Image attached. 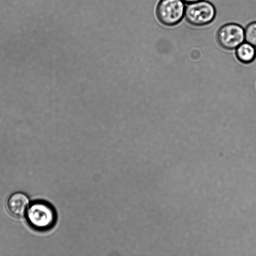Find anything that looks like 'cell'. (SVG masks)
<instances>
[{"label": "cell", "instance_id": "obj_1", "mask_svg": "<svg viewBox=\"0 0 256 256\" xmlns=\"http://www.w3.org/2000/svg\"><path fill=\"white\" fill-rule=\"evenodd\" d=\"M25 218L29 226L38 232L51 230L57 222V213L54 207L43 200L30 202Z\"/></svg>", "mask_w": 256, "mask_h": 256}, {"label": "cell", "instance_id": "obj_2", "mask_svg": "<svg viewBox=\"0 0 256 256\" xmlns=\"http://www.w3.org/2000/svg\"><path fill=\"white\" fill-rule=\"evenodd\" d=\"M216 15L215 6L208 0L189 4L186 6L185 20L188 24L194 26L210 24L214 20Z\"/></svg>", "mask_w": 256, "mask_h": 256}, {"label": "cell", "instance_id": "obj_3", "mask_svg": "<svg viewBox=\"0 0 256 256\" xmlns=\"http://www.w3.org/2000/svg\"><path fill=\"white\" fill-rule=\"evenodd\" d=\"M186 6L182 0H160L156 14L159 22L166 26L180 24L184 16Z\"/></svg>", "mask_w": 256, "mask_h": 256}, {"label": "cell", "instance_id": "obj_4", "mask_svg": "<svg viewBox=\"0 0 256 256\" xmlns=\"http://www.w3.org/2000/svg\"><path fill=\"white\" fill-rule=\"evenodd\" d=\"M216 40L222 48L234 50L244 40V28L237 23L225 24L218 29Z\"/></svg>", "mask_w": 256, "mask_h": 256}, {"label": "cell", "instance_id": "obj_5", "mask_svg": "<svg viewBox=\"0 0 256 256\" xmlns=\"http://www.w3.org/2000/svg\"><path fill=\"white\" fill-rule=\"evenodd\" d=\"M30 202L26 194L16 192L8 196L6 202V207L12 216L20 218L25 216Z\"/></svg>", "mask_w": 256, "mask_h": 256}, {"label": "cell", "instance_id": "obj_6", "mask_svg": "<svg viewBox=\"0 0 256 256\" xmlns=\"http://www.w3.org/2000/svg\"><path fill=\"white\" fill-rule=\"evenodd\" d=\"M236 55L242 62L251 63L256 58V47L247 42H243L236 48Z\"/></svg>", "mask_w": 256, "mask_h": 256}, {"label": "cell", "instance_id": "obj_7", "mask_svg": "<svg viewBox=\"0 0 256 256\" xmlns=\"http://www.w3.org/2000/svg\"><path fill=\"white\" fill-rule=\"evenodd\" d=\"M244 40L256 48V21L252 22L246 26Z\"/></svg>", "mask_w": 256, "mask_h": 256}, {"label": "cell", "instance_id": "obj_8", "mask_svg": "<svg viewBox=\"0 0 256 256\" xmlns=\"http://www.w3.org/2000/svg\"><path fill=\"white\" fill-rule=\"evenodd\" d=\"M184 4H189L196 2H198L202 0H182Z\"/></svg>", "mask_w": 256, "mask_h": 256}]
</instances>
